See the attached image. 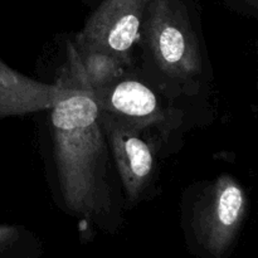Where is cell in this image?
Here are the masks:
<instances>
[{
	"label": "cell",
	"instance_id": "cell-3",
	"mask_svg": "<svg viewBox=\"0 0 258 258\" xmlns=\"http://www.w3.org/2000/svg\"><path fill=\"white\" fill-rule=\"evenodd\" d=\"M125 73L91 93L98 108L134 123L145 133L155 128L164 141H169L171 134L183 123V111L171 106L169 96L155 83H149V78L144 80Z\"/></svg>",
	"mask_w": 258,
	"mask_h": 258
},
{
	"label": "cell",
	"instance_id": "cell-5",
	"mask_svg": "<svg viewBox=\"0 0 258 258\" xmlns=\"http://www.w3.org/2000/svg\"><path fill=\"white\" fill-rule=\"evenodd\" d=\"M149 3L150 0H103L73 40L106 50L128 68L130 53L139 40Z\"/></svg>",
	"mask_w": 258,
	"mask_h": 258
},
{
	"label": "cell",
	"instance_id": "cell-1",
	"mask_svg": "<svg viewBox=\"0 0 258 258\" xmlns=\"http://www.w3.org/2000/svg\"><path fill=\"white\" fill-rule=\"evenodd\" d=\"M53 158L66 208L87 219L112 212L110 150L91 93L77 91L50 108Z\"/></svg>",
	"mask_w": 258,
	"mask_h": 258
},
{
	"label": "cell",
	"instance_id": "cell-7",
	"mask_svg": "<svg viewBox=\"0 0 258 258\" xmlns=\"http://www.w3.org/2000/svg\"><path fill=\"white\" fill-rule=\"evenodd\" d=\"M76 88L62 83L49 85L33 80L9 67L0 58V120L48 111L62 98L73 95Z\"/></svg>",
	"mask_w": 258,
	"mask_h": 258
},
{
	"label": "cell",
	"instance_id": "cell-4",
	"mask_svg": "<svg viewBox=\"0 0 258 258\" xmlns=\"http://www.w3.org/2000/svg\"><path fill=\"white\" fill-rule=\"evenodd\" d=\"M100 121L126 202L140 203L155 179V148L143 128L118 116L100 110Z\"/></svg>",
	"mask_w": 258,
	"mask_h": 258
},
{
	"label": "cell",
	"instance_id": "cell-9",
	"mask_svg": "<svg viewBox=\"0 0 258 258\" xmlns=\"http://www.w3.org/2000/svg\"><path fill=\"white\" fill-rule=\"evenodd\" d=\"M249 2H251L252 4L254 5V7H257V8H258V0H249Z\"/></svg>",
	"mask_w": 258,
	"mask_h": 258
},
{
	"label": "cell",
	"instance_id": "cell-2",
	"mask_svg": "<svg viewBox=\"0 0 258 258\" xmlns=\"http://www.w3.org/2000/svg\"><path fill=\"white\" fill-rule=\"evenodd\" d=\"M149 73L165 95H194L204 75V49L184 0H150L141 22Z\"/></svg>",
	"mask_w": 258,
	"mask_h": 258
},
{
	"label": "cell",
	"instance_id": "cell-6",
	"mask_svg": "<svg viewBox=\"0 0 258 258\" xmlns=\"http://www.w3.org/2000/svg\"><path fill=\"white\" fill-rule=\"evenodd\" d=\"M247 212V197L231 175L218 176L194 202L193 221L209 246L223 251L231 244Z\"/></svg>",
	"mask_w": 258,
	"mask_h": 258
},
{
	"label": "cell",
	"instance_id": "cell-8",
	"mask_svg": "<svg viewBox=\"0 0 258 258\" xmlns=\"http://www.w3.org/2000/svg\"><path fill=\"white\" fill-rule=\"evenodd\" d=\"M127 67L111 53L97 48L67 42V82L66 87L93 93L106 87L126 72Z\"/></svg>",
	"mask_w": 258,
	"mask_h": 258
}]
</instances>
